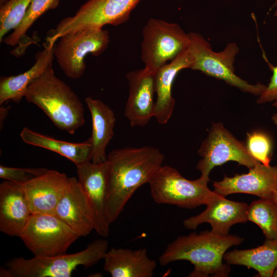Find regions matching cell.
<instances>
[{"instance_id":"1","label":"cell","mask_w":277,"mask_h":277,"mask_svg":"<svg viewBox=\"0 0 277 277\" xmlns=\"http://www.w3.org/2000/svg\"><path fill=\"white\" fill-rule=\"evenodd\" d=\"M164 158L158 148L149 146L117 149L107 155L106 215L110 225L118 217L135 191L149 183Z\"/></svg>"},{"instance_id":"2","label":"cell","mask_w":277,"mask_h":277,"mask_svg":"<svg viewBox=\"0 0 277 277\" xmlns=\"http://www.w3.org/2000/svg\"><path fill=\"white\" fill-rule=\"evenodd\" d=\"M243 241V238L235 234L222 235L211 230L191 232L168 244L159 257V263L164 266L176 261H187L194 266L189 277H227L231 268L223 262L224 255Z\"/></svg>"},{"instance_id":"3","label":"cell","mask_w":277,"mask_h":277,"mask_svg":"<svg viewBox=\"0 0 277 277\" xmlns=\"http://www.w3.org/2000/svg\"><path fill=\"white\" fill-rule=\"evenodd\" d=\"M60 129L73 134L85 122L83 105L69 86L54 74L52 64L28 87L24 96Z\"/></svg>"},{"instance_id":"4","label":"cell","mask_w":277,"mask_h":277,"mask_svg":"<svg viewBox=\"0 0 277 277\" xmlns=\"http://www.w3.org/2000/svg\"><path fill=\"white\" fill-rule=\"evenodd\" d=\"M108 250V242L96 240L84 250L71 254L63 253L31 259L14 258L2 268L1 276L5 277H70L77 267H92L104 260Z\"/></svg>"},{"instance_id":"5","label":"cell","mask_w":277,"mask_h":277,"mask_svg":"<svg viewBox=\"0 0 277 277\" xmlns=\"http://www.w3.org/2000/svg\"><path fill=\"white\" fill-rule=\"evenodd\" d=\"M209 181L201 176L188 180L175 168L162 165L148 184L151 196L156 203L192 209L206 205L216 195L208 188Z\"/></svg>"},{"instance_id":"6","label":"cell","mask_w":277,"mask_h":277,"mask_svg":"<svg viewBox=\"0 0 277 277\" xmlns=\"http://www.w3.org/2000/svg\"><path fill=\"white\" fill-rule=\"evenodd\" d=\"M188 46L194 61L190 69L221 80L243 92L256 96L260 95L266 88L261 83L251 84L235 73L234 64L239 48L235 43H228L219 52L214 51L209 43L200 33H188Z\"/></svg>"},{"instance_id":"7","label":"cell","mask_w":277,"mask_h":277,"mask_svg":"<svg viewBox=\"0 0 277 277\" xmlns=\"http://www.w3.org/2000/svg\"><path fill=\"white\" fill-rule=\"evenodd\" d=\"M141 59L144 69L155 74L189 45L188 33L176 23L151 18L143 27Z\"/></svg>"},{"instance_id":"8","label":"cell","mask_w":277,"mask_h":277,"mask_svg":"<svg viewBox=\"0 0 277 277\" xmlns=\"http://www.w3.org/2000/svg\"><path fill=\"white\" fill-rule=\"evenodd\" d=\"M110 41L107 30L100 27H87L65 33L54 46V56L65 75L77 79L84 74L85 57L101 54Z\"/></svg>"},{"instance_id":"9","label":"cell","mask_w":277,"mask_h":277,"mask_svg":"<svg viewBox=\"0 0 277 277\" xmlns=\"http://www.w3.org/2000/svg\"><path fill=\"white\" fill-rule=\"evenodd\" d=\"M141 0H88L72 16L62 19L48 32L46 40L55 44L62 35L87 27L103 28L126 22Z\"/></svg>"},{"instance_id":"10","label":"cell","mask_w":277,"mask_h":277,"mask_svg":"<svg viewBox=\"0 0 277 277\" xmlns=\"http://www.w3.org/2000/svg\"><path fill=\"white\" fill-rule=\"evenodd\" d=\"M19 238L34 256L66 253L80 238L54 214L33 213Z\"/></svg>"},{"instance_id":"11","label":"cell","mask_w":277,"mask_h":277,"mask_svg":"<svg viewBox=\"0 0 277 277\" xmlns=\"http://www.w3.org/2000/svg\"><path fill=\"white\" fill-rule=\"evenodd\" d=\"M201 157L196 168L201 176L209 179V173L216 166L235 161L250 169L260 162L249 153L246 146L238 140L221 123H213L207 137L198 151Z\"/></svg>"},{"instance_id":"12","label":"cell","mask_w":277,"mask_h":277,"mask_svg":"<svg viewBox=\"0 0 277 277\" xmlns=\"http://www.w3.org/2000/svg\"><path fill=\"white\" fill-rule=\"evenodd\" d=\"M78 180L91 207L97 233L105 238L109 234L110 224L106 215L108 164L86 162L76 165Z\"/></svg>"},{"instance_id":"13","label":"cell","mask_w":277,"mask_h":277,"mask_svg":"<svg viewBox=\"0 0 277 277\" xmlns=\"http://www.w3.org/2000/svg\"><path fill=\"white\" fill-rule=\"evenodd\" d=\"M213 191L223 197L234 193H245L261 199H271L277 191V166L260 162L247 173L236 174L213 184Z\"/></svg>"},{"instance_id":"14","label":"cell","mask_w":277,"mask_h":277,"mask_svg":"<svg viewBox=\"0 0 277 277\" xmlns=\"http://www.w3.org/2000/svg\"><path fill=\"white\" fill-rule=\"evenodd\" d=\"M155 74L142 69L128 72L129 93L124 115L132 127H143L154 117Z\"/></svg>"},{"instance_id":"15","label":"cell","mask_w":277,"mask_h":277,"mask_svg":"<svg viewBox=\"0 0 277 277\" xmlns=\"http://www.w3.org/2000/svg\"><path fill=\"white\" fill-rule=\"evenodd\" d=\"M248 206L245 202L229 200L216 194L207 204L205 210L185 219L183 226L187 229L195 230L201 224L207 223L211 225L212 232L226 235L233 225L248 221Z\"/></svg>"},{"instance_id":"16","label":"cell","mask_w":277,"mask_h":277,"mask_svg":"<svg viewBox=\"0 0 277 277\" xmlns=\"http://www.w3.org/2000/svg\"><path fill=\"white\" fill-rule=\"evenodd\" d=\"M70 182V177L65 173L48 169L43 174L23 184V190L32 214H54Z\"/></svg>"},{"instance_id":"17","label":"cell","mask_w":277,"mask_h":277,"mask_svg":"<svg viewBox=\"0 0 277 277\" xmlns=\"http://www.w3.org/2000/svg\"><path fill=\"white\" fill-rule=\"evenodd\" d=\"M55 214L75 233L85 236L95 230L93 211L78 179L70 177L68 189L58 202Z\"/></svg>"},{"instance_id":"18","label":"cell","mask_w":277,"mask_h":277,"mask_svg":"<svg viewBox=\"0 0 277 277\" xmlns=\"http://www.w3.org/2000/svg\"><path fill=\"white\" fill-rule=\"evenodd\" d=\"M194 61L189 48L173 60L162 66L155 74V101L154 117L158 123H168L173 113L175 101L172 95V88L177 73L185 68H190Z\"/></svg>"},{"instance_id":"19","label":"cell","mask_w":277,"mask_h":277,"mask_svg":"<svg viewBox=\"0 0 277 277\" xmlns=\"http://www.w3.org/2000/svg\"><path fill=\"white\" fill-rule=\"evenodd\" d=\"M32 213L23 184L4 180L0 184V231L19 237Z\"/></svg>"},{"instance_id":"20","label":"cell","mask_w":277,"mask_h":277,"mask_svg":"<svg viewBox=\"0 0 277 277\" xmlns=\"http://www.w3.org/2000/svg\"><path fill=\"white\" fill-rule=\"evenodd\" d=\"M104 260L103 269L112 277H151L157 264L148 257L145 248H111Z\"/></svg>"},{"instance_id":"21","label":"cell","mask_w":277,"mask_h":277,"mask_svg":"<svg viewBox=\"0 0 277 277\" xmlns=\"http://www.w3.org/2000/svg\"><path fill=\"white\" fill-rule=\"evenodd\" d=\"M92 120L90 141L91 162L101 163L107 161L106 148L114 135L116 121L113 110L106 104L90 96L85 98Z\"/></svg>"},{"instance_id":"22","label":"cell","mask_w":277,"mask_h":277,"mask_svg":"<svg viewBox=\"0 0 277 277\" xmlns=\"http://www.w3.org/2000/svg\"><path fill=\"white\" fill-rule=\"evenodd\" d=\"M54 44L46 41L43 49L36 53L35 62L26 72L15 76L1 77L0 105L9 100L17 103L21 101L29 85L52 64Z\"/></svg>"},{"instance_id":"23","label":"cell","mask_w":277,"mask_h":277,"mask_svg":"<svg viewBox=\"0 0 277 277\" xmlns=\"http://www.w3.org/2000/svg\"><path fill=\"white\" fill-rule=\"evenodd\" d=\"M223 260L229 265L252 268L259 276L272 277L277 267V239H266L263 245L251 249L229 251Z\"/></svg>"},{"instance_id":"24","label":"cell","mask_w":277,"mask_h":277,"mask_svg":"<svg viewBox=\"0 0 277 277\" xmlns=\"http://www.w3.org/2000/svg\"><path fill=\"white\" fill-rule=\"evenodd\" d=\"M20 137L26 144L56 152L77 165L90 162L92 146L89 138L82 143L58 140L24 127Z\"/></svg>"},{"instance_id":"25","label":"cell","mask_w":277,"mask_h":277,"mask_svg":"<svg viewBox=\"0 0 277 277\" xmlns=\"http://www.w3.org/2000/svg\"><path fill=\"white\" fill-rule=\"evenodd\" d=\"M59 4L60 0H32L22 23L2 41L9 46L18 45L17 48L12 51L14 56H19L23 54L31 43H34L26 35L27 31L34 23L49 10L56 8Z\"/></svg>"},{"instance_id":"26","label":"cell","mask_w":277,"mask_h":277,"mask_svg":"<svg viewBox=\"0 0 277 277\" xmlns=\"http://www.w3.org/2000/svg\"><path fill=\"white\" fill-rule=\"evenodd\" d=\"M248 221L258 225L266 239H277V206L271 199L253 201L248 206Z\"/></svg>"},{"instance_id":"27","label":"cell","mask_w":277,"mask_h":277,"mask_svg":"<svg viewBox=\"0 0 277 277\" xmlns=\"http://www.w3.org/2000/svg\"><path fill=\"white\" fill-rule=\"evenodd\" d=\"M32 0H8L0 6V42L22 23Z\"/></svg>"},{"instance_id":"28","label":"cell","mask_w":277,"mask_h":277,"mask_svg":"<svg viewBox=\"0 0 277 277\" xmlns=\"http://www.w3.org/2000/svg\"><path fill=\"white\" fill-rule=\"evenodd\" d=\"M246 146L249 153L255 160L264 165H270L272 146L268 135L260 131L248 133Z\"/></svg>"},{"instance_id":"29","label":"cell","mask_w":277,"mask_h":277,"mask_svg":"<svg viewBox=\"0 0 277 277\" xmlns=\"http://www.w3.org/2000/svg\"><path fill=\"white\" fill-rule=\"evenodd\" d=\"M45 168H16L0 165V177L23 184L45 173Z\"/></svg>"},{"instance_id":"30","label":"cell","mask_w":277,"mask_h":277,"mask_svg":"<svg viewBox=\"0 0 277 277\" xmlns=\"http://www.w3.org/2000/svg\"><path fill=\"white\" fill-rule=\"evenodd\" d=\"M272 75L269 84L263 92L259 96L258 104L273 102V105L277 107V65L271 66Z\"/></svg>"},{"instance_id":"31","label":"cell","mask_w":277,"mask_h":277,"mask_svg":"<svg viewBox=\"0 0 277 277\" xmlns=\"http://www.w3.org/2000/svg\"><path fill=\"white\" fill-rule=\"evenodd\" d=\"M272 121L273 122V123L277 126V113L274 114L272 117H271Z\"/></svg>"},{"instance_id":"32","label":"cell","mask_w":277,"mask_h":277,"mask_svg":"<svg viewBox=\"0 0 277 277\" xmlns=\"http://www.w3.org/2000/svg\"><path fill=\"white\" fill-rule=\"evenodd\" d=\"M272 199L273 200V201L275 202L277 206V191H275L274 193Z\"/></svg>"},{"instance_id":"33","label":"cell","mask_w":277,"mask_h":277,"mask_svg":"<svg viewBox=\"0 0 277 277\" xmlns=\"http://www.w3.org/2000/svg\"><path fill=\"white\" fill-rule=\"evenodd\" d=\"M277 6V0H275L270 9H272Z\"/></svg>"},{"instance_id":"34","label":"cell","mask_w":277,"mask_h":277,"mask_svg":"<svg viewBox=\"0 0 277 277\" xmlns=\"http://www.w3.org/2000/svg\"><path fill=\"white\" fill-rule=\"evenodd\" d=\"M273 277H277V267L274 271L273 276Z\"/></svg>"},{"instance_id":"35","label":"cell","mask_w":277,"mask_h":277,"mask_svg":"<svg viewBox=\"0 0 277 277\" xmlns=\"http://www.w3.org/2000/svg\"><path fill=\"white\" fill-rule=\"evenodd\" d=\"M8 0H0V6H2Z\"/></svg>"},{"instance_id":"36","label":"cell","mask_w":277,"mask_h":277,"mask_svg":"<svg viewBox=\"0 0 277 277\" xmlns=\"http://www.w3.org/2000/svg\"><path fill=\"white\" fill-rule=\"evenodd\" d=\"M273 15L275 17H277V9L275 10L273 13Z\"/></svg>"}]
</instances>
